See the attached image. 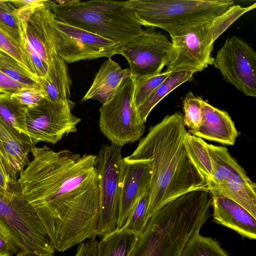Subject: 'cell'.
I'll return each mask as SVG.
<instances>
[{
	"instance_id": "obj_1",
	"label": "cell",
	"mask_w": 256,
	"mask_h": 256,
	"mask_svg": "<svg viewBox=\"0 0 256 256\" xmlns=\"http://www.w3.org/2000/svg\"><path fill=\"white\" fill-rule=\"evenodd\" d=\"M20 172L22 194L36 212L54 250L64 252L96 238L100 208L96 156L46 146L32 147Z\"/></svg>"
},
{
	"instance_id": "obj_2",
	"label": "cell",
	"mask_w": 256,
	"mask_h": 256,
	"mask_svg": "<svg viewBox=\"0 0 256 256\" xmlns=\"http://www.w3.org/2000/svg\"><path fill=\"white\" fill-rule=\"evenodd\" d=\"M187 132L183 114L166 116L150 127L127 160H151L147 216L189 192L205 189L206 182L188 158L184 144Z\"/></svg>"
},
{
	"instance_id": "obj_3",
	"label": "cell",
	"mask_w": 256,
	"mask_h": 256,
	"mask_svg": "<svg viewBox=\"0 0 256 256\" xmlns=\"http://www.w3.org/2000/svg\"><path fill=\"white\" fill-rule=\"evenodd\" d=\"M50 10L55 18L122 46L144 30L128 0L53 2Z\"/></svg>"
},
{
	"instance_id": "obj_4",
	"label": "cell",
	"mask_w": 256,
	"mask_h": 256,
	"mask_svg": "<svg viewBox=\"0 0 256 256\" xmlns=\"http://www.w3.org/2000/svg\"><path fill=\"white\" fill-rule=\"evenodd\" d=\"M142 26L159 28L170 38L182 35L218 16L232 0H129Z\"/></svg>"
},
{
	"instance_id": "obj_5",
	"label": "cell",
	"mask_w": 256,
	"mask_h": 256,
	"mask_svg": "<svg viewBox=\"0 0 256 256\" xmlns=\"http://www.w3.org/2000/svg\"><path fill=\"white\" fill-rule=\"evenodd\" d=\"M256 7V3L246 7L234 4L213 20L171 38L172 51L166 70L194 74L212 65L214 42L240 16Z\"/></svg>"
},
{
	"instance_id": "obj_6",
	"label": "cell",
	"mask_w": 256,
	"mask_h": 256,
	"mask_svg": "<svg viewBox=\"0 0 256 256\" xmlns=\"http://www.w3.org/2000/svg\"><path fill=\"white\" fill-rule=\"evenodd\" d=\"M0 229L16 243V256H55L54 248L36 212L17 183L6 195L0 193Z\"/></svg>"
},
{
	"instance_id": "obj_7",
	"label": "cell",
	"mask_w": 256,
	"mask_h": 256,
	"mask_svg": "<svg viewBox=\"0 0 256 256\" xmlns=\"http://www.w3.org/2000/svg\"><path fill=\"white\" fill-rule=\"evenodd\" d=\"M134 87L132 76L124 80L99 109L101 132L111 144L121 148L140 139L146 129L134 102Z\"/></svg>"
},
{
	"instance_id": "obj_8",
	"label": "cell",
	"mask_w": 256,
	"mask_h": 256,
	"mask_svg": "<svg viewBox=\"0 0 256 256\" xmlns=\"http://www.w3.org/2000/svg\"><path fill=\"white\" fill-rule=\"evenodd\" d=\"M195 232L184 218L160 209L149 219L144 233L138 238L129 256H180Z\"/></svg>"
},
{
	"instance_id": "obj_9",
	"label": "cell",
	"mask_w": 256,
	"mask_h": 256,
	"mask_svg": "<svg viewBox=\"0 0 256 256\" xmlns=\"http://www.w3.org/2000/svg\"><path fill=\"white\" fill-rule=\"evenodd\" d=\"M121 149L112 144H104L96 156L95 166L100 188L97 228L99 236L116 228L124 168Z\"/></svg>"
},
{
	"instance_id": "obj_10",
	"label": "cell",
	"mask_w": 256,
	"mask_h": 256,
	"mask_svg": "<svg viewBox=\"0 0 256 256\" xmlns=\"http://www.w3.org/2000/svg\"><path fill=\"white\" fill-rule=\"evenodd\" d=\"M52 26L56 52L66 64L111 58L122 54V46L120 43L66 24L54 15Z\"/></svg>"
},
{
	"instance_id": "obj_11",
	"label": "cell",
	"mask_w": 256,
	"mask_h": 256,
	"mask_svg": "<svg viewBox=\"0 0 256 256\" xmlns=\"http://www.w3.org/2000/svg\"><path fill=\"white\" fill-rule=\"evenodd\" d=\"M74 103L54 102L44 98L36 106L28 108L26 124L34 144L38 142L56 144L65 136L77 131L81 119L72 112Z\"/></svg>"
},
{
	"instance_id": "obj_12",
	"label": "cell",
	"mask_w": 256,
	"mask_h": 256,
	"mask_svg": "<svg viewBox=\"0 0 256 256\" xmlns=\"http://www.w3.org/2000/svg\"><path fill=\"white\" fill-rule=\"evenodd\" d=\"M212 64L244 94L256 96V52L246 41L237 36L228 38Z\"/></svg>"
},
{
	"instance_id": "obj_13",
	"label": "cell",
	"mask_w": 256,
	"mask_h": 256,
	"mask_svg": "<svg viewBox=\"0 0 256 256\" xmlns=\"http://www.w3.org/2000/svg\"><path fill=\"white\" fill-rule=\"evenodd\" d=\"M172 51L166 35L154 27H148L139 36L122 46L121 55L128 60L134 78L162 72Z\"/></svg>"
},
{
	"instance_id": "obj_14",
	"label": "cell",
	"mask_w": 256,
	"mask_h": 256,
	"mask_svg": "<svg viewBox=\"0 0 256 256\" xmlns=\"http://www.w3.org/2000/svg\"><path fill=\"white\" fill-rule=\"evenodd\" d=\"M53 2L36 8L28 18L26 33L28 41L48 67L46 74L52 77L69 78L66 63L58 56L54 42L50 6Z\"/></svg>"
},
{
	"instance_id": "obj_15",
	"label": "cell",
	"mask_w": 256,
	"mask_h": 256,
	"mask_svg": "<svg viewBox=\"0 0 256 256\" xmlns=\"http://www.w3.org/2000/svg\"><path fill=\"white\" fill-rule=\"evenodd\" d=\"M124 160L117 229L124 226L138 198L149 190L151 178L150 160Z\"/></svg>"
},
{
	"instance_id": "obj_16",
	"label": "cell",
	"mask_w": 256,
	"mask_h": 256,
	"mask_svg": "<svg viewBox=\"0 0 256 256\" xmlns=\"http://www.w3.org/2000/svg\"><path fill=\"white\" fill-rule=\"evenodd\" d=\"M202 120L200 126L189 132L202 139L234 145L240 132L228 114L204 100L202 102Z\"/></svg>"
},
{
	"instance_id": "obj_17",
	"label": "cell",
	"mask_w": 256,
	"mask_h": 256,
	"mask_svg": "<svg viewBox=\"0 0 256 256\" xmlns=\"http://www.w3.org/2000/svg\"><path fill=\"white\" fill-rule=\"evenodd\" d=\"M212 207L214 222L234 230L243 237L256 238V218L242 206L226 197L212 195Z\"/></svg>"
},
{
	"instance_id": "obj_18",
	"label": "cell",
	"mask_w": 256,
	"mask_h": 256,
	"mask_svg": "<svg viewBox=\"0 0 256 256\" xmlns=\"http://www.w3.org/2000/svg\"><path fill=\"white\" fill-rule=\"evenodd\" d=\"M209 192L212 195L223 196L235 202L256 218V184L240 165L222 184Z\"/></svg>"
},
{
	"instance_id": "obj_19",
	"label": "cell",
	"mask_w": 256,
	"mask_h": 256,
	"mask_svg": "<svg viewBox=\"0 0 256 256\" xmlns=\"http://www.w3.org/2000/svg\"><path fill=\"white\" fill-rule=\"evenodd\" d=\"M131 76L129 68L123 69L116 62L108 58L96 73L82 101L92 99L98 100L102 104L107 102L116 92L121 83Z\"/></svg>"
},
{
	"instance_id": "obj_20",
	"label": "cell",
	"mask_w": 256,
	"mask_h": 256,
	"mask_svg": "<svg viewBox=\"0 0 256 256\" xmlns=\"http://www.w3.org/2000/svg\"><path fill=\"white\" fill-rule=\"evenodd\" d=\"M32 148L17 140L0 121V154L14 184L18 182L20 172L29 164Z\"/></svg>"
},
{
	"instance_id": "obj_21",
	"label": "cell",
	"mask_w": 256,
	"mask_h": 256,
	"mask_svg": "<svg viewBox=\"0 0 256 256\" xmlns=\"http://www.w3.org/2000/svg\"><path fill=\"white\" fill-rule=\"evenodd\" d=\"M28 109L12 99L10 94H0V121L20 142L32 147L35 146L26 124Z\"/></svg>"
},
{
	"instance_id": "obj_22",
	"label": "cell",
	"mask_w": 256,
	"mask_h": 256,
	"mask_svg": "<svg viewBox=\"0 0 256 256\" xmlns=\"http://www.w3.org/2000/svg\"><path fill=\"white\" fill-rule=\"evenodd\" d=\"M138 239L132 230L116 228L98 241V256H129Z\"/></svg>"
},
{
	"instance_id": "obj_23",
	"label": "cell",
	"mask_w": 256,
	"mask_h": 256,
	"mask_svg": "<svg viewBox=\"0 0 256 256\" xmlns=\"http://www.w3.org/2000/svg\"><path fill=\"white\" fill-rule=\"evenodd\" d=\"M212 164V177L205 188L210 190L222 184L238 164L224 146L207 144Z\"/></svg>"
},
{
	"instance_id": "obj_24",
	"label": "cell",
	"mask_w": 256,
	"mask_h": 256,
	"mask_svg": "<svg viewBox=\"0 0 256 256\" xmlns=\"http://www.w3.org/2000/svg\"><path fill=\"white\" fill-rule=\"evenodd\" d=\"M194 74L190 72H172L137 109L144 123L155 106L166 96L183 83L192 80Z\"/></svg>"
},
{
	"instance_id": "obj_25",
	"label": "cell",
	"mask_w": 256,
	"mask_h": 256,
	"mask_svg": "<svg viewBox=\"0 0 256 256\" xmlns=\"http://www.w3.org/2000/svg\"><path fill=\"white\" fill-rule=\"evenodd\" d=\"M207 144L200 138L186 132L184 144L187 155L206 182H210L212 177V164Z\"/></svg>"
},
{
	"instance_id": "obj_26",
	"label": "cell",
	"mask_w": 256,
	"mask_h": 256,
	"mask_svg": "<svg viewBox=\"0 0 256 256\" xmlns=\"http://www.w3.org/2000/svg\"><path fill=\"white\" fill-rule=\"evenodd\" d=\"M180 256H230L215 240L194 234L184 246Z\"/></svg>"
},
{
	"instance_id": "obj_27",
	"label": "cell",
	"mask_w": 256,
	"mask_h": 256,
	"mask_svg": "<svg viewBox=\"0 0 256 256\" xmlns=\"http://www.w3.org/2000/svg\"><path fill=\"white\" fill-rule=\"evenodd\" d=\"M0 70L15 81L28 87H40L38 76L11 56L0 51Z\"/></svg>"
},
{
	"instance_id": "obj_28",
	"label": "cell",
	"mask_w": 256,
	"mask_h": 256,
	"mask_svg": "<svg viewBox=\"0 0 256 256\" xmlns=\"http://www.w3.org/2000/svg\"><path fill=\"white\" fill-rule=\"evenodd\" d=\"M172 72L166 70L160 73L134 78V100L137 108L142 104Z\"/></svg>"
},
{
	"instance_id": "obj_29",
	"label": "cell",
	"mask_w": 256,
	"mask_h": 256,
	"mask_svg": "<svg viewBox=\"0 0 256 256\" xmlns=\"http://www.w3.org/2000/svg\"><path fill=\"white\" fill-rule=\"evenodd\" d=\"M148 190L138 198L123 226L134 232L138 238L144 233L148 222Z\"/></svg>"
},
{
	"instance_id": "obj_30",
	"label": "cell",
	"mask_w": 256,
	"mask_h": 256,
	"mask_svg": "<svg viewBox=\"0 0 256 256\" xmlns=\"http://www.w3.org/2000/svg\"><path fill=\"white\" fill-rule=\"evenodd\" d=\"M0 28L20 43L22 24L18 10L9 0H0Z\"/></svg>"
},
{
	"instance_id": "obj_31",
	"label": "cell",
	"mask_w": 256,
	"mask_h": 256,
	"mask_svg": "<svg viewBox=\"0 0 256 256\" xmlns=\"http://www.w3.org/2000/svg\"><path fill=\"white\" fill-rule=\"evenodd\" d=\"M0 51L12 58L36 76L33 65L20 42L0 28Z\"/></svg>"
},
{
	"instance_id": "obj_32",
	"label": "cell",
	"mask_w": 256,
	"mask_h": 256,
	"mask_svg": "<svg viewBox=\"0 0 256 256\" xmlns=\"http://www.w3.org/2000/svg\"><path fill=\"white\" fill-rule=\"evenodd\" d=\"M204 100L192 92H188L183 100V121L190 131L196 130L200 126L202 120V106Z\"/></svg>"
},
{
	"instance_id": "obj_33",
	"label": "cell",
	"mask_w": 256,
	"mask_h": 256,
	"mask_svg": "<svg viewBox=\"0 0 256 256\" xmlns=\"http://www.w3.org/2000/svg\"><path fill=\"white\" fill-rule=\"evenodd\" d=\"M26 23L22 24V36L20 44L25 54L32 63L38 77H44L46 75L48 67L39 56L29 43L26 33Z\"/></svg>"
},
{
	"instance_id": "obj_34",
	"label": "cell",
	"mask_w": 256,
	"mask_h": 256,
	"mask_svg": "<svg viewBox=\"0 0 256 256\" xmlns=\"http://www.w3.org/2000/svg\"><path fill=\"white\" fill-rule=\"evenodd\" d=\"M11 98L28 108L38 106L45 98L40 87H28L20 90L10 95Z\"/></svg>"
},
{
	"instance_id": "obj_35",
	"label": "cell",
	"mask_w": 256,
	"mask_h": 256,
	"mask_svg": "<svg viewBox=\"0 0 256 256\" xmlns=\"http://www.w3.org/2000/svg\"><path fill=\"white\" fill-rule=\"evenodd\" d=\"M19 251L14 241L0 229V256H16Z\"/></svg>"
},
{
	"instance_id": "obj_36",
	"label": "cell",
	"mask_w": 256,
	"mask_h": 256,
	"mask_svg": "<svg viewBox=\"0 0 256 256\" xmlns=\"http://www.w3.org/2000/svg\"><path fill=\"white\" fill-rule=\"evenodd\" d=\"M28 87L15 81L0 70V94L11 95Z\"/></svg>"
},
{
	"instance_id": "obj_37",
	"label": "cell",
	"mask_w": 256,
	"mask_h": 256,
	"mask_svg": "<svg viewBox=\"0 0 256 256\" xmlns=\"http://www.w3.org/2000/svg\"><path fill=\"white\" fill-rule=\"evenodd\" d=\"M74 256H98V240L93 238L80 244Z\"/></svg>"
},
{
	"instance_id": "obj_38",
	"label": "cell",
	"mask_w": 256,
	"mask_h": 256,
	"mask_svg": "<svg viewBox=\"0 0 256 256\" xmlns=\"http://www.w3.org/2000/svg\"><path fill=\"white\" fill-rule=\"evenodd\" d=\"M17 183L14 184L12 182L6 172L2 158L0 154V193L3 196L6 195L12 190Z\"/></svg>"
},
{
	"instance_id": "obj_39",
	"label": "cell",
	"mask_w": 256,
	"mask_h": 256,
	"mask_svg": "<svg viewBox=\"0 0 256 256\" xmlns=\"http://www.w3.org/2000/svg\"><path fill=\"white\" fill-rule=\"evenodd\" d=\"M17 10L38 8L46 4L48 0H9Z\"/></svg>"
}]
</instances>
